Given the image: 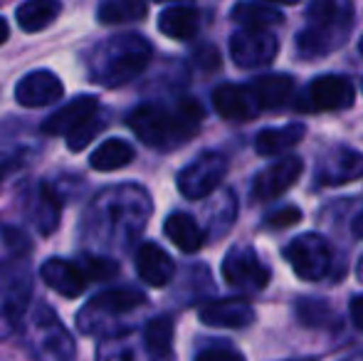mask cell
I'll return each instance as SVG.
<instances>
[{
    "mask_svg": "<svg viewBox=\"0 0 363 361\" xmlns=\"http://www.w3.org/2000/svg\"><path fill=\"white\" fill-rule=\"evenodd\" d=\"M148 13L146 0H104L96 10L101 25H121L144 20Z\"/></svg>",
    "mask_w": 363,
    "mask_h": 361,
    "instance_id": "obj_25",
    "label": "cell"
},
{
    "mask_svg": "<svg viewBox=\"0 0 363 361\" xmlns=\"http://www.w3.org/2000/svg\"><path fill=\"white\" fill-rule=\"evenodd\" d=\"M306 129L304 124H284V126H274V129H264L257 134V141H255V149H257L259 156H277L282 151H289L291 146H296L301 139H304Z\"/></svg>",
    "mask_w": 363,
    "mask_h": 361,
    "instance_id": "obj_20",
    "label": "cell"
},
{
    "mask_svg": "<svg viewBox=\"0 0 363 361\" xmlns=\"http://www.w3.org/2000/svg\"><path fill=\"white\" fill-rule=\"evenodd\" d=\"M201 28V15L193 8H168L158 15V30L171 40H191Z\"/></svg>",
    "mask_w": 363,
    "mask_h": 361,
    "instance_id": "obj_21",
    "label": "cell"
},
{
    "mask_svg": "<svg viewBox=\"0 0 363 361\" xmlns=\"http://www.w3.org/2000/svg\"><path fill=\"white\" fill-rule=\"evenodd\" d=\"M146 302V294L139 289L131 287H116V289H106V292L96 294L89 302L91 312H101V314H126L134 312L136 307Z\"/></svg>",
    "mask_w": 363,
    "mask_h": 361,
    "instance_id": "obj_22",
    "label": "cell"
},
{
    "mask_svg": "<svg viewBox=\"0 0 363 361\" xmlns=\"http://www.w3.org/2000/svg\"><path fill=\"white\" fill-rule=\"evenodd\" d=\"M252 89L259 99L262 109H277L284 106L294 94V79L289 74H267L252 82Z\"/></svg>",
    "mask_w": 363,
    "mask_h": 361,
    "instance_id": "obj_23",
    "label": "cell"
},
{
    "mask_svg": "<svg viewBox=\"0 0 363 361\" xmlns=\"http://www.w3.org/2000/svg\"><path fill=\"white\" fill-rule=\"evenodd\" d=\"M196 62L206 70H216L220 65V57H218V50L213 45H203V48L196 50Z\"/></svg>",
    "mask_w": 363,
    "mask_h": 361,
    "instance_id": "obj_32",
    "label": "cell"
},
{
    "mask_svg": "<svg viewBox=\"0 0 363 361\" xmlns=\"http://www.w3.org/2000/svg\"><path fill=\"white\" fill-rule=\"evenodd\" d=\"M309 28L299 33L296 50L301 57H321L336 50L346 40V33L351 28L354 8L349 0H311L306 8Z\"/></svg>",
    "mask_w": 363,
    "mask_h": 361,
    "instance_id": "obj_3",
    "label": "cell"
},
{
    "mask_svg": "<svg viewBox=\"0 0 363 361\" xmlns=\"http://www.w3.org/2000/svg\"><path fill=\"white\" fill-rule=\"evenodd\" d=\"M136 156L134 146L124 139H106L104 144H99L94 149V154L89 156V166L96 171H116L124 169L126 164H131Z\"/></svg>",
    "mask_w": 363,
    "mask_h": 361,
    "instance_id": "obj_24",
    "label": "cell"
},
{
    "mask_svg": "<svg viewBox=\"0 0 363 361\" xmlns=\"http://www.w3.org/2000/svg\"><path fill=\"white\" fill-rule=\"evenodd\" d=\"M225 174H228V161H225L223 154H216V151H208V154H201L196 161L186 166V169L178 174V191L186 198H206L211 196L213 191L223 183Z\"/></svg>",
    "mask_w": 363,
    "mask_h": 361,
    "instance_id": "obj_5",
    "label": "cell"
},
{
    "mask_svg": "<svg viewBox=\"0 0 363 361\" xmlns=\"http://www.w3.org/2000/svg\"><path fill=\"white\" fill-rule=\"evenodd\" d=\"M233 20L250 30H267L282 23L284 15L262 3H238L233 8Z\"/></svg>",
    "mask_w": 363,
    "mask_h": 361,
    "instance_id": "obj_26",
    "label": "cell"
},
{
    "mask_svg": "<svg viewBox=\"0 0 363 361\" xmlns=\"http://www.w3.org/2000/svg\"><path fill=\"white\" fill-rule=\"evenodd\" d=\"M84 272L89 279H94V282H106V279L116 277V272H119V265H116L114 260H109V257H91L86 255L84 257Z\"/></svg>",
    "mask_w": 363,
    "mask_h": 361,
    "instance_id": "obj_29",
    "label": "cell"
},
{
    "mask_svg": "<svg viewBox=\"0 0 363 361\" xmlns=\"http://www.w3.org/2000/svg\"><path fill=\"white\" fill-rule=\"evenodd\" d=\"M136 272L151 287H166L173 279L176 265H173L171 255L156 243H144L136 250Z\"/></svg>",
    "mask_w": 363,
    "mask_h": 361,
    "instance_id": "obj_16",
    "label": "cell"
},
{
    "mask_svg": "<svg viewBox=\"0 0 363 361\" xmlns=\"http://www.w3.org/2000/svg\"><path fill=\"white\" fill-rule=\"evenodd\" d=\"M277 38L267 30H240L230 38V57L238 67L257 70L277 57Z\"/></svg>",
    "mask_w": 363,
    "mask_h": 361,
    "instance_id": "obj_6",
    "label": "cell"
},
{
    "mask_svg": "<svg viewBox=\"0 0 363 361\" xmlns=\"http://www.w3.org/2000/svg\"><path fill=\"white\" fill-rule=\"evenodd\" d=\"M196 361H245V357L230 347H208L198 354Z\"/></svg>",
    "mask_w": 363,
    "mask_h": 361,
    "instance_id": "obj_31",
    "label": "cell"
},
{
    "mask_svg": "<svg viewBox=\"0 0 363 361\" xmlns=\"http://www.w3.org/2000/svg\"><path fill=\"white\" fill-rule=\"evenodd\" d=\"M359 233H363V216H361V221H359Z\"/></svg>",
    "mask_w": 363,
    "mask_h": 361,
    "instance_id": "obj_38",
    "label": "cell"
},
{
    "mask_svg": "<svg viewBox=\"0 0 363 361\" xmlns=\"http://www.w3.org/2000/svg\"><path fill=\"white\" fill-rule=\"evenodd\" d=\"M198 319L208 327H225V329H242L255 322V309L242 297H225L206 302L198 309Z\"/></svg>",
    "mask_w": 363,
    "mask_h": 361,
    "instance_id": "obj_11",
    "label": "cell"
},
{
    "mask_svg": "<svg viewBox=\"0 0 363 361\" xmlns=\"http://www.w3.org/2000/svg\"><path fill=\"white\" fill-rule=\"evenodd\" d=\"M163 231H166L168 240L183 252L201 250L203 243H206V233L201 231V226H198L188 213H171V216L166 218Z\"/></svg>",
    "mask_w": 363,
    "mask_h": 361,
    "instance_id": "obj_18",
    "label": "cell"
},
{
    "mask_svg": "<svg viewBox=\"0 0 363 361\" xmlns=\"http://www.w3.org/2000/svg\"><path fill=\"white\" fill-rule=\"evenodd\" d=\"M156 3H181V0H156Z\"/></svg>",
    "mask_w": 363,
    "mask_h": 361,
    "instance_id": "obj_37",
    "label": "cell"
},
{
    "mask_svg": "<svg viewBox=\"0 0 363 361\" xmlns=\"http://www.w3.org/2000/svg\"><path fill=\"white\" fill-rule=\"evenodd\" d=\"M359 50H361V55H363V38H361V43H359Z\"/></svg>",
    "mask_w": 363,
    "mask_h": 361,
    "instance_id": "obj_39",
    "label": "cell"
},
{
    "mask_svg": "<svg viewBox=\"0 0 363 361\" xmlns=\"http://www.w3.org/2000/svg\"><path fill=\"white\" fill-rule=\"evenodd\" d=\"M301 221V211H296V208H282V211L272 213V216H267V228H289V226H296V223Z\"/></svg>",
    "mask_w": 363,
    "mask_h": 361,
    "instance_id": "obj_30",
    "label": "cell"
},
{
    "mask_svg": "<svg viewBox=\"0 0 363 361\" xmlns=\"http://www.w3.org/2000/svg\"><path fill=\"white\" fill-rule=\"evenodd\" d=\"M60 13H62L60 0H25L15 10V20L25 33H40L48 25H52Z\"/></svg>",
    "mask_w": 363,
    "mask_h": 361,
    "instance_id": "obj_17",
    "label": "cell"
},
{
    "mask_svg": "<svg viewBox=\"0 0 363 361\" xmlns=\"http://www.w3.org/2000/svg\"><path fill=\"white\" fill-rule=\"evenodd\" d=\"M284 257H287L296 277L309 279V282L326 277V272L331 267V248L316 233H306V235L294 238L284 248Z\"/></svg>",
    "mask_w": 363,
    "mask_h": 361,
    "instance_id": "obj_4",
    "label": "cell"
},
{
    "mask_svg": "<svg viewBox=\"0 0 363 361\" xmlns=\"http://www.w3.org/2000/svg\"><path fill=\"white\" fill-rule=\"evenodd\" d=\"M8 38H10V25L5 23V18H0V45H3Z\"/></svg>",
    "mask_w": 363,
    "mask_h": 361,
    "instance_id": "obj_35",
    "label": "cell"
},
{
    "mask_svg": "<svg viewBox=\"0 0 363 361\" xmlns=\"http://www.w3.org/2000/svg\"><path fill=\"white\" fill-rule=\"evenodd\" d=\"M94 111H99V99L91 94L74 96L69 104H65L62 109H57L55 114H50L43 121V131L50 136H67L74 126H79L84 119H89Z\"/></svg>",
    "mask_w": 363,
    "mask_h": 361,
    "instance_id": "obj_15",
    "label": "cell"
},
{
    "mask_svg": "<svg viewBox=\"0 0 363 361\" xmlns=\"http://www.w3.org/2000/svg\"><path fill=\"white\" fill-rule=\"evenodd\" d=\"M20 156L18 154H0V179H5L8 174L20 169Z\"/></svg>",
    "mask_w": 363,
    "mask_h": 361,
    "instance_id": "obj_33",
    "label": "cell"
},
{
    "mask_svg": "<svg viewBox=\"0 0 363 361\" xmlns=\"http://www.w3.org/2000/svg\"><path fill=\"white\" fill-rule=\"evenodd\" d=\"M356 101V87L351 79L339 74H324L316 77L306 89V106L316 111H336L349 109Z\"/></svg>",
    "mask_w": 363,
    "mask_h": 361,
    "instance_id": "obj_8",
    "label": "cell"
},
{
    "mask_svg": "<svg viewBox=\"0 0 363 361\" xmlns=\"http://www.w3.org/2000/svg\"><path fill=\"white\" fill-rule=\"evenodd\" d=\"M267 3H282V5H296L299 0H267Z\"/></svg>",
    "mask_w": 363,
    "mask_h": 361,
    "instance_id": "obj_36",
    "label": "cell"
},
{
    "mask_svg": "<svg viewBox=\"0 0 363 361\" xmlns=\"http://www.w3.org/2000/svg\"><path fill=\"white\" fill-rule=\"evenodd\" d=\"M301 171H304L301 159H296V156H284L282 161L267 166V169L255 176L252 196L257 198V201H274V198H279L282 193H287L289 188L294 186L296 179L301 176Z\"/></svg>",
    "mask_w": 363,
    "mask_h": 361,
    "instance_id": "obj_9",
    "label": "cell"
},
{
    "mask_svg": "<svg viewBox=\"0 0 363 361\" xmlns=\"http://www.w3.org/2000/svg\"><path fill=\"white\" fill-rule=\"evenodd\" d=\"M62 96V82L55 72L48 70H38V72L25 74L15 87V99L20 106L28 109H38V106H48Z\"/></svg>",
    "mask_w": 363,
    "mask_h": 361,
    "instance_id": "obj_12",
    "label": "cell"
},
{
    "mask_svg": "<svg viewBox=\"0 0 363 361\" xmlns=\"http://www.w3.org/2000/svg\"><path fill=\"white\" fill-rule=\"evenodd\" d=\"M28 216L35 226L40 228V233H52L60 223V201L45 183H40L38 188L30 191V208Z\"/></svg>",
    "mask_w": 363,
    "mask_h": 361,
    "instance_id": "obj_19",
    "label": "cell"
},
{
    "mask_svg": "<svg viewBox=\"0 0 363 361\" xmlns=\"http://www.w3.org/2000/svg\"><path fill=\"white\" fill-rule=\"evenodd\" d=\"M144 339L153 357H168L173 344V319L166 317V314L153 317L144 329Z\"/></svg>",
    "mask_w": 363,
    "mask_h": 361,
    "instance_id": "obj_27",
    "label": "cell"
},
{
    "mask_svg": "<svg viewBox=\"0 0 363 361\" xmlns=\"http://www.w3.org/2000/svg\"><path fill=\"white\" fill-rule=\"evenodd\" d=\"M40 277L45 279L50 289H55L62 297H79L86 287V272L82 265L69 260H62V257H52L48 260L43 267H40Z\"/></svg>",
    "mask_w": 363,
    "mask_h": 361,
    "instance_id": "obj_14",
    "label": "cell"
},
{
    "mask_svg": "<svg viewBox=\"0 0 363 361\" xmlns=\"http://www.w3.org/2000/svg\"><path fill=\"white\" fill-rule=\"evenodd\" d=\"M363 176V154L354 149L339 146L319 164L316 181L321 186H344L349 181H356Z\"/></svg>",
    "mask_w": 363,
    "mask_h": 361,
    "instance_id": "obj_13",
    "label": "cell"
},
{
    "mask_svg": "<svg viewBox=\"0 0 363 361\" xmlns=\"http://www.w3.org/2000/svg\"><path fill=\"white\" fill-rule=\"evenodd\" d=\"M351 319H354L356 329H361L363 332V294L351 299Z\"/></svg>",
    "mask_w": 363,
    "mask_h": 361,
    "instance_id": "obj_34",
    "label": "cell"
},
{
    "mask_svg": "<svg viewBox=\"0 0 363 361\" xmlns=\"http://www.w3.org/2000/svg\"><path fill=\"white\" fill-rule=\"evenodd\" d=\"M126 121L146 146L173 149L198 134L203 121V106L196 99H181L173 111L156 104H141L131 111Z\"/></svg>",
    "mask_w": 363,
    "mask_h": 361,
    "instance_id": "obj_1",
    "label": "cell"
},
{
    "mask_svg": "<svg viewBox=\"0 0 363 361\" xmlns=\"http://www.w3.org/2000/svg\"><path fill=\"white\" fill-rule=\"evenodd\" d=\"M151 45L141 35H116L91 55V79L104 87H121L146 70Z\"/></svg>",
    "mask_w": 363,
    "mask_h": 361,
    "instance_id": "obj_2",
    "label": "cell"
},
{
    "mask_svg": "<svg viewBox=\"0 0 363 361\" xmlns=\"http://www.w3.org/2000/svg\"><path fill=\"white\" fill-rule=\"evenodd\" d=\"M223 277L228 284L247 292H257L264 289L269 282V270L262 265L257 252L250 245H238L225 255L223 260Z\"/></svg>",
    "mask_w": 363,
    "mask_h": 361,
    "instance_id": "obj_7",
    "label": "cell"
},
{
    "mask_svg": "<svg viewBox=\"0 0 363 361\" xmlns=\"http://www.w3.org/2000/svg\"><path fill=\"white\" fill-rule=\"evenodd\" d=\"M213 106L223 119L230 121H245L252 119L262 111L259 99L255 94L252 84H220L213 91Z\"/></svg>",
    "mask_w": 363,
    "mask_h": 361,
    "instance_id": "obj_10",
    "label": "cell"
},
{
    "mask_svg": "<svg viewBox=\"0 0 363 361\" xmlns=\"http://www.w3.org/2000/svg\"><path fill=\"white\" fill-rule=\"evenodd\" d=\"M104 126H106V114L101 109L94 111L89 119H84L79 126H74V129L67 134V149L69 151H84Z\"/></svg>",
    "mask_w": 363,
    "mask_h": 361,
    "instance_id": "obj_28",
    "label": "cell"
}]
</instances>
